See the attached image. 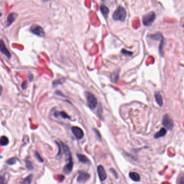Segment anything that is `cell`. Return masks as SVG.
Instances as JSON below:
<instances>
[{
    "instance_id": "1",
    "label": "cell",
    "mask_w": 184,
    "mask_h": 184,
    "mask_svg": "<svg viewBox=\"0 0 184 184\" xmlns=\"http://www.w3.org/2000/svg\"><path fill=\"white\" fill-rule=\"evenodd\" d=\"M126 17V11L122 6L118 7L117 9L113 13L112 18L114 21H120L124 22Z\"/></svg>"
},
{
    "instance_id": "2",
    "label": "cell",
    "mask_w": 184,
    "mask_h": 184,
    "mask_svg": "<svg viewBox=\"0 0 184 184\" xmlns=\"http://www.w3.org/2000/svg\"><path fill=\"white\" fill-rule=\"evenodd\" d=\"M85 96H86V100L87 104L88 105L89 107L91 110H95L97 106V100L96 97L93 95V94L89 92H85Z\"/></svg>"
},
{
    "instance_id": "3",
    "label": "cell",
    "mask_w": 184,
    "mask_h": 184,
    "mask_svg": "<svg viewBox=\"0 0 184 184\" xmlns=\"http://www.w3.org/2000/svg\"><path fill=\"white\" fill-rule=\"evenodd\" d=\"M155 13L154 12H150L143 17V23L144 26L148 27L151 25L155 21Z\"/></svg>"
},
{
    "instance_id": "4",
    "label": "cell",
    "mask_w": 184,
    "mask_h": 184,
    "mask_svg": "<svg viewBox=\"0 0 184 184\" xmlns=\"http://www.w3.org/2000/svg\"><path fill=\"white\" fill-rule=\"evenodd\" d=\"M162 124L168 130H171L173 128V122L167 114L163 116Z\"/></svg>"
},
{
    "instance_id": "5",
    "label": "cell",
    "mask_w": 184,
    "mask_h": 184,
    "mask_svg": "<svg viewBox=\"0 0 184 184\" xmlns=\"http://www.w3.org/2000/svg\"><path fill=\"white\" fill-rule=\"evenodd\" d=\"M30 30L32 34L41 37H43L45 36V32L44 31L43 28L38 25H32V27L30 28Z\"/></svg>"
},
{
    "instance_id": "6",
    "label": "cell",
    "mask_w": 184,
    "mask_h": 184,
    "mask_svg": "<svg viewBox=\"0 0 184 184\" xmlns=\"http://www.w3.org/2000/svg\"><path fill=\"white\" fill-rule=\"evenodd\" d=\"M72 133L77 139H81L84 137V132L81 128L78 127H73L71 128Z\"/></svg>"
},
{
    "instance_id": "7",
    "label": "cell",
    "mask_w": 184,
    "mask_h": 184,
    "mask_svg": "<svg viewBox=\"0 0 184 184\" xmlns=\"http://www.w3.org/2000/svg\"><path fill=\"white\" fill-rule=\"evenodd\" d=\"M90 178V175L85 172H80L77 178L78 183H86Z\"/></svg>"
},
{
    "instance_id": "8",
    "label": "cell",
    "mask_w": 184,
    "mask_h": 184,
    "mask_svg": "<svg viewBox=\"0 0 184 184\" xmlns=\"http://www.w3.org/2000/svg\"><path fill=\"white\" fill-rule=\"evenodd\" d=\"M97 174H98L99 178L101 182H104L107 179V173L102 166L99 165L97 167Z\"/></svg>"
},
{
    "instance_id": "9",
    "label": "cell",
    "mask_w": 184,
    "mask_h": 184,
    "mask_svg": "<svg viewBox=\"0 0 184 184\" xmlns=\"http://www.w3.org/2000/svg\"><path fill=\"white\" fill-rule=\"evenodd\" d=\"M0 52L5 55L8 58L10 59L11 58V54L8 48L6 47L5 44L2 39H0Z\"/></svg>"
},
{
    "instance_id": "10",
    "label": "cell",
    "mask_w": 184,
    "mask_h": 184,
    "mask_svg": "<svg viewBox=\"0 0 184 184\" xmlns=\"http://www.w3.org/2000/svg\"><path fill=\"white\" fill-rule=\"evenodd\" d=\"M61 145L63 148V152H64V155L65 156V157L67 158V160L68 161L71 160L72 158H71V152L70 151L69 147L67 146L66 144H64L63 143H61Z\"/></svg>"
},
{
    "instance_id": "11",
    "label": "cell",
    "mask_w": 184,
    "mask_h": 184,
    "mask_svg": "<svg viewBox=\"0 0 184 184\" xmlns=\"http://www.w3.org/2000/svg\"><path fill=\"white\" fill-rule=\"evenodd\" d=\"M17 16H18V15L17 13H12L8 15L7 21V27L11 26V24L14 22V21L17 19Z\"/></svg>"
},
{
    "instance_id": "12",
    "label": "cell",
    "mask_w": 184,
    "mask_h": 184,
    "mask_svg": "<svg viewBox=\"0 0 184 184\" xmlns=\"http://www.w3.org/2000/svg\"><path fill=\"white\" fill-rule=\"evenodd\" d=\"M73 166H74V163L71 159V160H69V163L64 166L63 168V171L64 173L65 174H70L73 169Z\"/></svg>"
},
{
    "instance_id": "13",
    "label": "cell",
    "mask_w": 184,
    "mask_h": 184,
    "mask_svg": "<svg viewBox=\"0 0 184 184\" xmlns=\"http://www.w3.org/2000/svg\"><path fill=\"white\" fill-rule=\"evenodd\" d=\"M9 176L5 172L0 173V184H8Z\"/></svg>"
},
{
    "instance_id": "14",
    "label": "cell",
    "mask_w": 184,
    "mask_h": 184,
    "mask_svg": "<svg viewBox=\"0 0 184 184\" xmlns=\"http://www.w3.org/2000/svg\"><path fill=\"white\" fill-rule=\"evenodd\" d=\"M155 101L160 107H162L163 105V99L162 95L159 92H157L155 94Z\"/></svg>"
},
{
    "instance_id": "15",
    "label": "cell",
    "mask_w": 184,
    "mask_h": 184,
    "mask_svg": "<svg viewBox=\"0 0 184 184\" xmlns=\"http://www.w3.org/2000/svg\"><path fill=\"white\" fill-rule=\"evenodd\" d=\"M129 177L131 178V180H132L134 182H139L140 180V175L137 172H131L129 174Z\"/></svg>"
},
{
    "instance_id": "16",
    "label": "cell",
    "mask_w": 184,
    "mask_h": 184,
    "mask_svg": "<svg viewBox=\"0 0 184 184\" xmlns=\"http://www.w3.org/2000/svg\"><path fill=\"white\" fill-rule=\"evenodd\" d=\"M166 133H167V130L165 128H162L157 133L155 134L154 137L155 139H159L160 137L165 136Z\"/></svg>"
},
{
    "instance_id": "17",
    "label": "cell",
    "mask_w": 184,
    "mask_h": 184,
    "mask_svg": "<svg viewBox=\"0 0 184 184\" xmlns=\"http://www.w3.org/2000/svg\"><path fill=\"white\" fill-rule=\"evenodd\" d=\"M148 37H149L150 39H151L152 40H156V41H158V40L161 41L164 39L163 35H161L160 33L156 34L155 35H149Z\"/></svg>"
},
{
    "instance_id": "18",
    "label": "cell",
    "mask_w": 184,
    "mask_h": 184,
    "mask_svg": "<svg viewBox=\"0 0 184 184\" xmlns=\"http://www.w3.org/2000/svg\"><path fill=\"white\" fill-rule=\"evenodd\" d=\"M100 10L101 11L102 15L104 16V17H107L109 13V9L107 6L104 5H101L100 7Z\"/></svg>"
},
{
    "instance_id": "19",
    "label": "cell",
    "mask_w": 184,
    "mask_h": 184,
    "mask_svg": "<svg viewBox=\"0 0 184 184\" xmlns=\"http://www.w3.org/2000/svg\"><path fill=\"white\" fill-rule=\"evenodd\" d=\"M77 157L78 160L81 163H84V164L89 163V160L88 158L85 155H82V154H77Z\"/></svg>"
},
{
    "instance_id": "20",
    "label": "cell",
    "mask_w": 184,
    "mask_h": 184,
    "mask_svg": "<svg viewBox=\"0 0 184 184\" xmlns=\"http://www.w3.org/2000/svg\"><path fill=\"white\" fill-rule=\"evenodd\" d=\"M32 175L30 174L29 176L27 177L26 178L23 179L21 182V184H31L32 182Z\"/></svg>"
},
{
    "instance_id": "21",
    "label": "cell",
    "mask_w": 184,
    "mask_h": 184,
    "mask_svg": "<svg viewBox=\"0 0 184 184\" xmlns=\"http://www.w3.org/2000/svg\"><path fill=\"white\" fill-rule=\"evenodd\" d=\"M9 143L8 139L5 136H2L0 138V145L2 146L7 145Z\"/></svg>"
},
{
    "instance_id": "22",
    "label": "cell",
    "mask_w": 184,
    "mask_h": 184,
    "mask_svg": "<svg viewBox=\"0 0 184 184\" xmlns=\"http://www.w3.org/2000/svg\"><path fill=\"white\" fill-rule=\"evenodd\" d=\"M119 71L118 72H115L113 74L111 75V80L113 83H116L117 80L119 79Z\"/></svg>"
},
{
    "instance_id": "23",
    "label": "cell",
    "mask_w": 184,
    "mask_h": 184,
    "mask_svg": "<svg viewBox=\"0 0 184 184\" xmlns=\"http://www.w3.org/2000/svg\"><path fill=\"white\" fill-rule=\"evenodd\" d=\"M17 160H18V159H17V158H11L9 159H8V160L7 161V164L9 165H13L15 164L17 162Z\"/></svg>"
},
{
    "instance_id": "24",
    "label": "cell",
    "mask_w": 184,
    "mask_h": 184,
    "mask_svg": "<svg viewBox=\"0 0 184 184\" xmlns=\"http://www.w3.org/2000/svg\"><path fill=\"white\" fill-rule=\"evenodd\" d=\"M26 162V165L27 166V168L29 170H32L33 169V166L32 165V163H31V162L29 160H27L25 161Z\"/></svg>"
},
{
    "instance_id": "25",
    "label": "cell",
    "mask_w": 184,
    "mask_h": 184,
    "mask_svg": "<svg viewBox=\"0 0 184 184\" xmlns=\"http://www.w3.org/2000/svg\"><path fill=\"white\" fill-rule=\"evenodd\" d=\"M59 115H60L62 118H68V119L70 118L69 116L67 115L65 112H59Z\"/></svg>"
},
{
    "instance_id": "26",
    "label": "cell",
    "mask_w": 184,
    "mask_h": 184,
    "mask_svg": "<svg viewBox=\"0 0 184 184\" xmlns=\"http://www.w3.org/2000/svg\"><path fill=\"white\" fill-rule=\"evenodd\" d=\"M56 143L58 145L59 148V153H58V154H57V156H56V158H57L58 159H59V158H61L62 157L61 147V145L58 143L56 142Z\"/></svg>"
},
{
    "instance_id": "27",
    "label": "cell",
    "mask_w": 184,
    "mask_h": 184,
    "mask_svg": "<svg viewBox=\"0 0 184 184\" xmlns=\"http://www.w3.org/2000/svg\"><path fill=\"white\" fill-rule=\"evenodd\" d=\"M35 156L36 157V158H37V159H38L40 162H41V163H43V159H42V158L41 157L40 155L38 152H35Z\"/></svg>"
},
{
    "instance_id": "28",
    "label": "cell",
    "mask_w": 184,
    "mask_h": 184,
    "mask_svg": "<svg viewBox=\"0 0 184 184\" xmlns=\"http://www.w3.org/2000/svg\"><path fill=\"white\" fill-rule=\"evenodd\" d=\"M122 53L123 54H125V55H127V56H132V54H133V52H130V51H127V50H126L125 49H122Z\"/></svg>"
},
{
    "instance_id": "29",
    "label": "cell",
    "mask_w": 184,
    "mask_h": 184,
    "mask_svg": "<svg viewBox=\"0 0 184 184\" xmlns=\"http://www.w3.org/2000/svg\"><path fill=\"white\" fill-rule=\"evenodd\" d=\"M93 130L95 131V133L96 134V135L97 136V137H98V139L100 140V141H101V134L99 133V132L98 130H96L95 129H93Z\"/></svg>"
},
{
    "instance_id": "30",
    "label": "cell",
    "mask_w": 184,
    "mask_h": 184,
    "mask_svg": "<svg viewBox=\"0 0 184 184\" xmlns=\"http://www.w3.org/2000/svg\"><path fill=\"white\" fill-rule=\"evenodd\" d=\"M61 80H55V81H54L53 83V86H56L59 85H61V84H62V82L60 81Z\"/></svg>"
},
{
    "instance_id": "31",
    "label": "cell",
    "mask_w": 184,
    "mask_h": 184,
    "mask_svg": "<svg viewBox=\"0 0 184 184\" xmlns=\"http://www.w3.org/2000/svg\"><path fill=\"white\" fill-rule=\"evenodd\" d=\"M184 184V176H182L180 177V180H179V184Z\"/></svg>"
},
{
    "instance_id": "32",
    "label": "cell",
    "mask_w": 184,
    "mask_h": 184,
    "mask_svg": "<svg viewBox=\"0 0 184 184\" xmlns=\"http://www.w3.org/2000/svg\"><path fill=\"white\" fill-rule=\"evenodd\" d=\"M110 171H112V173L114 174V176H115V177H116V178H117V173H116V171H115V170H113V168H111V169H110Z\"/></svg>"
},
{
    "instance_id": "33",
    "label": "cell",
    "mask_w": 184,
    "mask_h": 184,
    "mask_svg": "<svg viewBox=\"0 0 184 184\" xmlns=\"http://www.w3.org/2000/svg\"><path fill=\"white\" fill-rule=\"evenodd\" d=\"M22 87L23 89H26V88H27V83L26 82H24V83H22Z\"/></svg>"
},
{
    "instance_id": "34",
    "label": "cell",
    "mask_w": 184,
    "mask_h": 184,
    "mask_svg": "<svg viewBox=\"0 0 184 184\" xmlns=\"http://www.w3.org/2000/svg\"><path fill=\"white\" fill-rule=\"evenodd\" d=\"M59 177L60 178V179H59V180H60V182H61V181H63V179H64V177L63 176H59Z\"/></svg>"
},
{
    "instance_id": "35",
    "label": "cell",
    "mask_w": 184,
    "mask_h": 184,
    "mask_svg": "<svg viewBox=\"0 0 184 184\" xmlns=\"http://www.w3.org/2000/svg\"><path fill=\"white\" fill-rule=\"evenodd\" d=\"M3 92V88L2 87V86L0 85V95L2 94V93Z\"/></svg>"
},
{
    "instance_id": "36",
    "label": "cell",
    "mask_w": 184,
    "mask_h": 184,
    "mask_svg": "<svg viewBox=\"0 0 184 184\" xmlns=\"http://www.w3.org/2000/svg\"><path fill=\"white\" fill-rule=\"evenodd\" d=\"M44 1H49V0H44Z\"/></svg>"
},
{
    "instance_id": "37",
    "label": "cell",
    "mask_w": 184,
    "mask_h": 184,
    "mask_svg": "<svg viewBox=\"0 0 184 184\" xmlns=\"http://www.w3.org/2000/svg\"><path fill=\"white\" fill-rule=\"evenodd\" d=\"M2 16V14H1V13H0V17H1V16Z\"/></svg>"
}]
</instances>
